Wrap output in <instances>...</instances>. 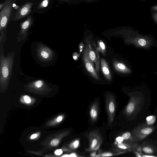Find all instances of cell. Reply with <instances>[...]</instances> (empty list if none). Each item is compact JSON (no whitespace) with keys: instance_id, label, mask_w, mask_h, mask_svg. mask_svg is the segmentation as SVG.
I'll list each match as a JSON object with an SVG mask.
<instances>
[{"instance_id":"obj_30","label":"cell","mask_w":157,"mask_h":157,"mask_svg":"<svg viewBox=\"0 0 157 157\" xmlns=\"http://www.w3.org/2000/svg\"><path fill=\"white\" fill-rule=\"evenodd\" d=\"M96 155L97 150L92 151L90 154V156L91 157H96Z\"/></svg>"},{"instance_id":"obj_20","label":"cell","mask_w":157,"mask_h":157,"mask_svg":"<svg viewBox=\"0 0 157 157\" xmlns=\"http://www.w3.org/2000/svg\"><path fill=\"white\" fill-rule=\"evenodd\" d=\"M79 144L80 140L79 139H77L70 144V147L72 149H76L79 147Z\"/></svg>"},{"instance_id":"obj_14","label":"cell","mask_w":157,"mask_h":157,"mask_svg":"<svg viewBox=\"0 0 157 157\" xmlns=\"http://www.w3.org/2000/svg\"><path fill=\"white\" fill-rule=\"evenodd\" d=\"M99 105L97 100L92 104L90 110V116L91 121L95 122L97 120L99 112Z\"/></svg>"},{"instance_id":"obj_17","label":"cell","mask_w":157,"mask_h":157,"mask_svg":"<svg viewBox=\"0 0 157 157\" xmlns=\"http://www.w3.org/2000/svg\"><path fill=\"white\" fill-rule=\"evenodd\" d=\"M121 136L123 138L124 141L130 143H134L132 133L128 132H125L123 133Z\"/></svg>"},{"instance_id":"obj_6","label":"cell","mask_w":157,"mask_h":157,"mask_svg":"<svg viewBox=\"0 0 157 157\" xmlns=\"http://www.w3.org/2000/svg\"><path fill=\"white\" fill-rule=\"evenodd\" d=\"M87 138L89 144L86 150L89 151L98 150L103 141L101 135L97 130L92 131L90 132L88 135Z\"/></svg>"},{"instance_id":"obj_29","label":"cell","mask_w":157,"mask_h":157,"mask_svg":"<svg viewBox=\"0 0 157 157\" xmlns=\"http://www.w3.org/2000/svg\"><path fill=\"white\" fill-rule=\"evenodd\" d=\"M8 0H6L4 3L1 4V3L0 4V10L1 11L3 8L4 7L6 6V3L7 2Z\"/></svg>"},{"instance_id":"obj_15","label":"cell","mask_w":157,"mask_h":157,"mask_svg":"<svg viewBox=\"0 0 157 157\" xmlns=\"http://www.w3.org/2000/svg\"><path fill=\"white\" fill-rule=\"evenodd\" d=\"M101 70L105 76L107 80L110 81L112 78L107 63L105 59H101Z\"/></svg>"},{"instance_id":"obj_32","label":"cell","mask_w":157,"mask_h":157,"mask_svg":"<svg viewBox=\"0 0 157 157\" xmlns=\"http://www.w3.org/2000/svg\"><path fill=\"white\" fill-rule=\"evenodd\" d=\"M151 9L153 11H157V5L152 6L151 8Z\"/></svg>"},{"instance_id":"obj_16","label":"cell","mask_w":157,"mask_h":157,"mask_svg":"<svg viewBox=\"0 0 157 157\" xmlns=\"http://www.w3.org/2000/svg\"><path fill=\"white\" fill-rule=\"evenodd\" d=\"M115 69L117 71L125 72L128 70L124 64L120 62H114L113 63Z\"/></svg>"},{"instance_id":"obj_28","label":"cell","mask_w":157,"mask_h":157,"mask_svg":"<svg viewBox=\"0 0 157 157\" xmlns=\"http://www.w3.org/2000/svg\"><path fill=\"white\" fill-rule=\"evenodd\" d=\"M63 153L62 150L61 149H58L55 151V154L58 155H60L62 154Z\"/></svg>"},{"instance_id":"obj_24","label":"cell","mask_w":157,"mask_h":157,"mask_svg":"<svg viewBox=\"0 0 157 157\" xmlns=\"http://www.w3.org/2000/svg\"><path fill=\"white\" fill-rule=\"evenodd\" d=\"M138 42L139 44L142 46H145L147 43L146 41L142 38L140 39Z\"/></svg>"},{"instance_id":"obj_11","label":"cell","mask_w":157,"mask_h":157,"mask_svg":"<svg viewBox=\"0 0 157 157\" xmlns=\"http://www.w3.org/2000/svg\"><path fill=\"white\" fill-rule=\"evenodd\" d=\"M33 19L31 16H29L25 21L21 24V29L17 37V42H20L25 40L28 34V31L31 25Z\"/></svg>"},{"instance_id":"obj_18","label":"cell","mask_w":157,"mask_h":157,"mask_svg":"<svg viewBox=\"0 0 157 157\" xmlns=\"http://www.w3.org/2000/svg\"><path fill=\"white\" fill-rule=\"evenodd\" d=\"M121 154L118 152L115 151V152L107 151L102 152L99 151L96 157H106L110 156L120 155Z\"/></svg>"},{"instance_id":"obj_39","label":"cell","mask_w":157,"mask_h":157,"mask_svg":"<svg viewBox=\"0 0 157 157\" xmlns=\"http://www.w3.org/2000/svg\"></svg>"},{"instance_id":"obj_3","label":"cell","mask_w":157,"mask_h":157,"mask_svg":"<svg viewBox=\"0 0 157 157\" xmlns=\"http://www.w3.org/2000/svg\"><path fill=\"white\" fill-rule=\"evenodd\" d=\"M157 128L154 126H150L146 123H140L132 130V133L134 143H138L152 133Z\"/></svg>"},{"instance_id":"obj_27","label":"cell","mask_w":157,"mask_h":157,"mask_svg":"<svg viewBox=\"0 0 157 157\" xmlns=\"http://www.w3.org/2000/svg\"><path fill=\"white\" fill-rule=\"evenodd\" d=\"M24 99L26 103H29L31 102L30 98L27 95H25L24 97Z\"/></svg>"},{"instance_id":"obj_23","label":"cell","mask_w":157,"mask_h":157,"mask_svg":"<svg viewBox=\"0 0 157 157\" xmlns=\"http://www.w3.org/2000/svg\"><path fill=\"white\" fill-rule=\"evenodd\" d=\"M151 15L154 20L157 23V11H153Z\"/></svg>"},{"instance_id":"obj_26","label":"cell","mask_w":157,"mask_h":157,"mask_svg":"<svg viewBox=\"0 0 157 157\" xmlns=\"http://www.w3.org/2000/svg\"><path fill=\"white\" fill-rule=\"evenodd\" d=\"M124 141V139L121 136H118L116 139V143H121L123 142Z\"/></svg>"},{"instance_id":"obj_9","label":"cell","mask_w":157,"mask_h":157,"mask_svg":"<svg viewBox=\"0 0 157 157\" xmlns=\"http://www.w3.org/2000/svg\"><path fill=\"white\" fill-rule=\"evenodd\" d=\"M138 152L147 155H157V144L151 139H146L139 144Z\"/></svg>"},{"instance_id":"obj_12","label":"cell","mask_w":157,"mask_h":157,"mask_svg":"<svg viewBox=\"0 0 157 157\" xmlns=\"http://www.w3.org/2000/svg\"><path fill=\"white\" fill-rule=\"evenodd\" d=\"M83 59L85 67L87 71L95 79L99 80V78L95 70L93 62L90 59L88 56L87 48L86 46L83 55Z\"/></svg>"},{"instance_id":"obj_4","label":"cell","mask_w":157,"mask_h":157,"mask_svg":"<svg viewBox=\"0 0 157 157\" xmlns=\"http://www.w3.org/2000/svg\"><path fill=\"white\" fill-rule=\"evenodd\" d=\"M14 0H8L0 13V32L5 30L10 19L13 8Z\"/></svg>"},{"instance_id":"obj_33","label":"cell","mask_w":157,"mask_h":157,"mask_svg":"<svg viewBox=\"0 0 157 157\" xmlns=\"http://www.w3.org/2000/svg\"><path fill=\"white\" fill-rule=\"evenodd\" d=\"M62 119H63L62 116H60L58 117V118L57 119V121L58 122L62 120Z\"/></svg>"},{"instance_id":"obj_38","label":"cell","mask_w":157,"mask_h":157,"mask_svg":"<svg viewBox=\"0 0 157 157\" xmlns=\"http://www.w3.org/2000/svg\"><path fill=\"white\" fill-rule=\"evenodd\" d=\"M154 141L156 144H157V140H154Z\"/></svg>"},{"instance_id":"obj_7","label":"cell","mask_w":157,"mask_h":157,"mask_svg":"<svg viewBox=\"0 0 157 157\" xmlns=\"http://www.w3.org/2000/svg\"><path fill=\"white\" fill-rule=\"evenodd\" d=\"M105 104L109 124L111 126L114 119L116 109V100L113 94L110 93L106 94Z\"/></svg>"},{"instance_id":"obj_35","label":"cell","mask_w":157,"mask_h":157,"mask_svg":"<svg viewBox=\"0 0 157 157\" xmlns=\"http://www.w3.org/2000/svg\"><path fill=\"white\" fill-rule=\"evenodd\" d=\"M76 157L77 156L75 153H72L69 155V157Z\"/></svg>"},{"instance_id":"obj_36","label":"cell","mask_w":157,"mask_h":157,"mask_svg":"<svg viewBox=\"0 0 157 157\" xmlns=\"http://www.w3.org/2000/svg\"><path fill=\"white\" fill-rule=\"evenodd\" d=\"M80 49V52H81L82 50V48H83V44H80L79 46Z\"/></svg>"},{"instance_id":"obj_13","label":"cell","mask_w":157,"mask_h":157,"mask_svg":"<svg viewBox=\"0 0 157 157\" xmlns=\"http://www.w3.org/2000/svg\"><path fill=\"white\" fill-rule=\"evenodd\" d=\"M33 3L28 2L23 5L17 11L12 19V20L17 21L24 18L31 12V8Z\"/></svg>"},{"instance_id":"obj_2","label":"cell","mask_w":157,"mask_h":157,"mask_svg":"<svg viewBox=\"0 0 157 157\" xmlns=\"http://www.w3.org/2000/svg\"><path fill=\"white\" fill-rule=\"evenodd\" d=\"M144 103L145 99L142 95H130L128 103L123 110V113L127 120H133L140 113Z\"/></svg>"},{"instance_id":"obj_1","label":"cell","mask_w":157,"mask_h":157,"mask_svg":"<svg viewBox=\"0 0 157 157\" xmlns=\"http://www.w3.org/2000/svg\"><path fill=\"white\" fill-rule=\"evenodd\" d=\"M0 55V85L2 88L9 84L12 75L15 53L10 52L5 56L2 47Z\"/></svg>"},{"instance_id":"obj_19","label":"cell","mask_w":157,"mask_h":157,"mask_svg":"<svg viewBox=\"0 0 157 157\" xmlns=\"http://www.w3.org/2000/svg\"><path fill=\"white\" fill-rule=\"evenodd\" d=\"M155 121V116H151L147 117L145 123L149 125L153 126Z\"/></svg>"},{"instance_id":"obj_34","label":"cell","mask_w":157,"mask_h":157,"mask_svg":"<svg viewBox=\"0 0 157 157\" xmlns=\"http://www.w3.org/2000/svg\"><path fill=\"white\" fill-rule=\"evenodd\" d=\"M37 135L36 134H33L30 137V138L31 139H34V138H35L36 137H37Z\"/></svg>"},{"instance_id":"obj_37","label":"cell","mask_w":157,"mask_h":157,"mask_svg":"<svg viewBox=\"0 0 157 157\" xmlns=\"http://www.w3.org/2000/svg\"><path fill=\"white\" fill-rule=\"evenodd\" d=\"M63 157H69V155H65L62 156Z\"/></svg>"},{"instance_id":"obj_10","label":"cell","mask_w":157,"mask_h":157,"mask_svg":"<svg viewBox=\"0 0 157 157\" xmlns=\"http://www.w3.org/2000/svg\"><path fill=\"white\" fill-rule=\"evenodd\" d=\"M139 144L138 143H130L125 141L116 143L113 150L121 154L128 152L135 153L138 151Z\"/></svg>"},{"instance_id":"obj_5","label":"cell","mask_w":157,"mask_h":157,"mask_svg":"<svg viewBox=\"0 0 157 157\" xmlns=\"http://www.w3.org/2000/svg\"><path fill=\"white\" fill-rule=\"evenodd\" d=\"M36 51L37 58L42 62H51L55 56L54 52L51 49L40 43L37 44Z\"/></svg>"},{"instance_id":"obj_8","label":"cell","mask_w":157,"mask_h":157,"mask_svg":"<svg viewBox=\"0 0 157 157\" xmlns=\"http://www.w3.org/2000/svg\"><path fill=\"white\" fill-rule=\"evenodd\" d=\"M86 42L89 57L93 62L95 63V71L98 72L100 69V62L98 48L93 41L91 42L87 40H86Z\"/></svg>"},{"instance_id":"obj_21","label":"cell","mask_w":157,"mask_h":157,"mask_svg":"<svg viewBox=\"0 0 157 157\" xmlns=\"http://www.w3.org/2000/svg\"><path fill=\"white\" fill-rule=\"evenodd\" d=\"M99 48V50L103 53L104 54L105 50V46L104 43L101 41H98Z\"/></svg>"},{"instance_id":"obj_31","label":"cell","mask_w":157,"mask_h":157,"mask_svg":"<svg viewBox=\"0 0 157 157\" xmlns=\"http://www.w3.org/2000/svg\"><path fill=\"white\" fill-rule=\"evenodd\" d=\"M78 56H79V55L78 53H74L73 55V58L75 60H76L78 58Z\"/></svg>"},{"instance_id":"obj_25","label":"cell","mask_w":157,"mask_h":157,"mask_svg":"<svg viewBox=\"0 0 157 157\" xmlns=\"http://www.w3.org/2000/svg\"><path fill=\"white\" fill-rule=\"evenodd\" d=\"M59 143V140L57 139H54L51 142V144L52 145L55 146H56Z\"/></svg>"},{"instance_id":"obj_22","label":"cell","mask_w":157,"mask_h":157,"mask_svg":"<svg viewBox=\"0 0 157 157\" xmlns=\"http://www.w3.org/2000/svg\"><path fill=\"white\" fill-rule=\"evenodd\" d=\"M49 0H44L39 5V8H42L46 7L48 3Z\"/></svg>"}]
</instances>
